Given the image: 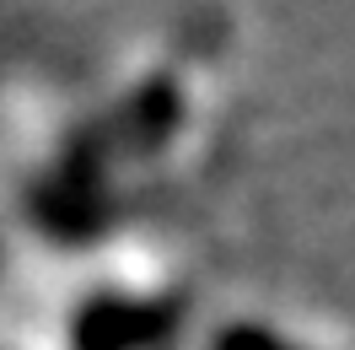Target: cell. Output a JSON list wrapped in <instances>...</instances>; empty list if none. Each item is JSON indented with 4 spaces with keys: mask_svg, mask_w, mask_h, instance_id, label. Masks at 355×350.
Returning <instances> with one entry per match:
<instances>
[{
    "mask_svg": "<svg viewBox=\"0 0 355 350\" xmlns=\"http://www.w3.org/2000/svg\"><path fill=\"white\" fill-rule=\"evenodd\" d=\"M232 350H286V345H275L269 334H243V340H237Z\"/></svg>",
    "mask_w": 355,
    "mask_h": 350,
    "instance_id": "obj_1",
    "label": "cell"
}]
</instances>
